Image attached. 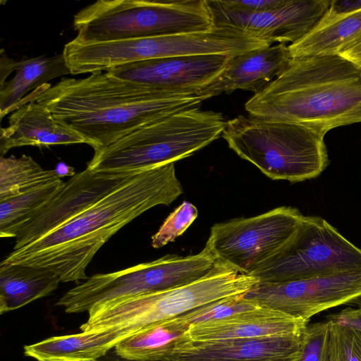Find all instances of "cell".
<instances>
[{
    "instance_id": "cell-1",
    "label": "cell",
    "mask_w": 361,
    "mask_h": 361,
    "mask_svg": "<svg viewBox=\"0 0 361 361\" xmlns=\"http://www.w3.org/2000/svg\"><path fill=\"white\" fill-rule=\"evenodd\" d=\"M183 192L174 163L142 169L58 228L13 250L0 264L47 269L61 282L86 280L88 264L111 237L151 208L169 205Z\"/></svg>"
},
{
    "instance_id": "cell-2",
    "label": "cell",
    "mask_w": 361,
    "mask_h": 361,
    "mask_svg": "<svg viewBox=\"0 0 361 361\" xmlns=\"http://www.w3.org/2000/svg\"><path fill=\"white\" fill-rule=\"evenodd\" d=\"M35 102L94 149L173 113L200 107L196 94H169L99 71L80 79L63 78L37 90Z\"/></svg>"
},
{
    "instance_id": "cell-3",
    "label": "cell",
    "mask_w": 361,
    "mask_h": 361,
    "mask_svg": "<svg viewBox=\"0 0 361 361\" xmlns=\"http://www.w3.org/2000/svg\"><path fill=\"white\" fill-rule=\"evenodd\" d=\"M245 108L250 116L298 123L324 135L361 123V68L339 54L291 58Z\"/></svg>"
},
{
    "instance_id": "cell-4",
    "label": "cell",
    "mask_w": 361,
    "mask_h": 361,
    "mask_svg": "<svg viewBox=\"0 0 361 361\" xmlns=\"http://www.w3.org/2000/svg\"><path fill=\"white\" fill-rule=\"evenodd\" d=\"M226 123L219 112L200 107L181 110L94 149L86 168L102 173H130L174 163L218 139Z\"/></svg>"
},
{
    "instance_id": "cell-5",
    "label": "cell",
    "mask_w": 361,
    "mask_h": 361,
    "mask_svg": "<svg viewBox=\"0 0 361 361\" xmlns=\"http://www.w3.org/2000/svg\"><path fill=\"white\" fill-rule=\"evenodd\" d=\"M259 282L217 260L209 274L192 283L94 305L81 331L110 329L122 340L140 329L226 298L245 295Z\"/></svg>"
},
{
    "instance_id": "cell-6",
    "label": "cell",
    "mask_w": 361,
    "mask_h": 361,
    "mask_svg": "<svg viewBox=\"0 0 361 361\" xmlns=\"http://www.w3.org/2000/svg\"><path fill=\"white\" fill-rule=\"evenodd\" d=\"M324 134L288 122L238 116L222 133L228 147L272 180L298 183L318 177L329 166Z\"/></svg>"
},
{
    "instance_id": "cell-7",
    "label": "cell",
    "mask_w": 361,
    "mask_h": 361,
    "mask_svg": "<svg viewBox=\"0 0 361 361\" xmlns=\"http://www.w3.org/2000/svg\"><path fill=\"white\" fill-rule=\"evenodd\" d=\"M75 40L99 42L189 33L214 27L207 0H98L73 16Z\"/></svg>"
},
{
    "instance_id": "cell-8",
    "label": "cell",
    "mask_w": 361,
    "mask_h": 361,
    "mask_svg": "<svg viewBox=\"0 0 361 361\" xmlns=\"http://www.w3.org/2000/svg\"><path fill=\"white\" fill-rule=\"evenodd\" d=\"M216 262L205 245L196 255H168L122 270L96 274L68 290L56 305L67 313L88 312L94 305L110 300L192 283L209 274Z\"/></svg>"
},
{
    "instance_id": "cell-9",
    "label": "cell",
    "mask_w": 361,
    "mask_h": 361,
    "mask_svg": "<svg viewBox=\"0 0 361 361\" xmlns=\"http://www.w3.org/2000/svg\"><path fill=\"white\" fill-rule=\"evenodd\" d=\"M361 269V249L324 219L305 216L289 243L250 276L277 283Z\"/></svg>"
},
{
    "instance_id": "cell-10",
    "label": "cell",
    "mask_w": 361,
    "mask_h": 361,
    "mask_svg": "<svg viewBox=\"0 0 361 361\" xmlns=\"http://www.w3.org/2000/svg\"><path fill=\"white\" fill-rule=\"evenodd\" d=\"M304 216L297 208L283 206L218 223L211 228L206 245L217 260L250 275L289 243Z\"/></svg>"
},
{
    "instance_id": "cell-11",
    "label": "cell",
    "mask_w": 361,
    "mask_h": 361,
    "mask_svg": "<svg viewBox=\"0 0 361 361\" xmlns=\"http://www.w3.org/2000/svg\"><path fill=\"white\" fill-rule=\"evenodd\" d=\"M245 297L310 322L321 312L361 299V269L283 282H259Z\"/></svg>"
},
{
    "instance_id": "cell-12",
    "label": "cell",
    "mask_w": 361,
    "mask_h": 361,
    "mask_svg": "<svg viewBox=\"0 0 361 361\" xmlns=\"http://www.w3.org/2000/svg\"><path fill=\"white\" fill-rule=\"evenodd\" d=\"M214 25L242 31L269 42L295 43L320 21L331 0H283L277 6L244 11L226 6L220 0H207Z\"/></svg>"
},
{
    "instance_id": "cell-13",
    "label": "cell",
    "mask_w": 361,
    "mask_h": 361,
    "mask_svg": "<svg viewBox=\"0 0 361 361\" xmlns=\"http://www.w3.org/2000/svg\"><path fill=\"white\" fill-rule=\"evenodd\" d=\"M230 55L160 58L116 66L108 72L122 80L169 94H196L225 68Z\"/></svg>"
},
{
    "instance_id": "cell-14",
    "label": "cell",
    "mask_w": 361,
    "mask_h": 361,
    "mask_svg": "<svg viewBox=\"0 0 361 361\" xmlns=\"http://www.w3.org/2000/svg\"><path fill=\"white\" fill-rule=\"evenodd\" d=\"M135 172L102 173L86 168L77 173L65 183L63 188L33 219L20 229L15 238L13 250L23 247L58 228L99 200Z\"/></svg>"
},
{
    "instance_id": "cell-15",
    "label": "cell",
    "mask_w": 361,
    "mask_h": 361,
    "mask_svg": "<svg viewBox=\"0 0 361 361\" xmlns=\"http://www.w3.org/2000/svg\"><path fill=\"white\" fill-rule=\"evenodd\" d=\"M303 334L205 343L183 336L165 361H300Z\"/></svg>"
},
{
    "instance_id": "cell-16",
    "label": "cell",
    "mask_w": 361,
    "mask_h": 361,
    "mask_svg": "<svg viewBox=\"0 0 361 361\" xmlns=\"http://www.w3.org/2000/svg\"><path fill=\"white\" fill-rule=\"evenodd\" d=\"M291 59L288 45L279 44L230 56L225 68L196 96L202 101L222 93L243 90L257 94L264 90Z\"/></svg>"
},
{
    "instance_id": "cell-17",
    "label": "cell",
    "mask_w": 361,
    "mask_h": 361,
    "mask_svg": "<svg viewBox=\"0 0 361 361\" xmlns=\"http://www.w3.org/2000/svg\"><path fill=\"white\" fill-rule=\"evenodd\" d=\"M309 322L270 308L240 312L190 326L183 338L192 343L302 334Z\"/></svg>"
},
{
    "instance_id": "cell-18",
    "label": "cell",
    "mask_w": 361,
    "mask_h": 361,
    "mask_svg": "<svg viewBox=\"0 0 361 361\" xmlns=\"http://www.w3.org/2000/svg\"><path fill=\"white\" fill-rule=\"evenodd\" d=\"M85 143L72 129L58 122L50 111L32 101L16 109L8 117V126L0 130V154L22 146L49 147Z\"/></svg>"
},
{
    "instance_id": "cell-19",
    "label": "cell",
    "mask_w": 361,
    "mask_h": 361,
    "mask_svg": "<svg viewBox=\"0 0 361 361\" xmlns=\"http://www.w3.org/2000/svg\"><path fill=\"white\" fill-rule=\"evenodd\" d=\"M122 341L110 329L53 336L24 347V354L37 361H96Z\"/></svg>"
},
{
    "instance_id": "cell-20",
    "label": "cell",
    "mask_w": 361,
    "mask_h": 361,
    "mask_svg": "<svg viewBox=\"0 0 361 361\" xmlns=\"http://www.w3.org/2000/svg\"><path fill=\"white\" fill-rule=\"evenodd\" d=\"M361 43V9L322 18L305 37L288 45L291 58L341 54Z\"/></svg>"
},
{
    "instance_id": "cell-21",
    "label": "cell",
    "mask_w": 361,
    "mask_h": 361,
    "mask_svg": "<svg viewBox=\"0 0 361 361\" xmlns=\"http://www.w3.org/2000/svg\"><path fill=\"white\" fill-rule=\"evenodd\" d=\"M61 282L54 271L22 264H0V313L51 295Z\"/></svg>"
},
{
    "instance_id": "cell-22",
    "label": "cell",
    "mask_w": 361,
    "mask_h": 361,
    "mask_svg": "<svg viewBox=\"0 0 361 361\" xmlns=\"http://www.w3.org/2000/svg\"><path fill=\"white\" fill-rule=\"evenodd\" d=\"M13 70L16 72L14 77L0 88L1 119L18 109L30 91L36 90L56 78L71 74L63 53L15 61Z\"/></svg>"
},
{
    "instance_id": "cell-23",
    "label": "cell",
    "mask_w": 361,
    "mask_h": 361,
    "mask_svg": "<svg viewBox=\"0 0 361 361\" xmlns=\"http://www.w3.org/2000/svg\"><path fill=\"white\" fill-rule=\"evenodd\" d=\"M183 334L166 321L154 323L121 341L115 354L133 361H165Z\"/></svg>"
},
{
    "instance_id": "cell-24",
    "label": "cell",
    "mask_w": 361,
    "mask_h": 361,
    "mask_svg": "<svg viewBox=\"0 0 361 361\" xmlns=\"http://www.w3.org/2000/svg\"><path fill=\"white\" fill-rule=\"evenodd\" d=\"M65 183L59 179L0 200L1 238H16L20 229L51 201Z\"/></svg>"
},
{
    "instance_id": "cell-25",
    "label": "cell",
    "mask_w": 361,
    "mask_h": 361,
    "mask_svg": "<svg viewBox=\"0 0 361 361\" xmlns=\"http://www.w3.org/2000/svg\"><path fill=\"white\" fill-rule=\"evenodd\" d=\"M59 179L54 169H42L30 156L0 157V200Z\"/></svg>"
},
{
    "instance_id": "cell-26",
    "label": "cell",
    "mask_w": 361,
    "mask_h": 361,
    "mask_svg": "<svg viewBox=\"0 0 361 361\" xmlns=\"http://www.w3.org/2000/svg\"><path fill=\"white\" fill-rule=\"evenodd\" d=\"M245 295L219 300L166 321L176 329L185 333L192 325L220 320L262 307L257 301Z\"/></svg>"
},
{
    "instance_id": "cell-27",
    "label": "cell",
    "mask_w": 361,
    "mask_h": 361,
    "mask_svg": "<svg viewBox=\"0 0 361 361\" xmlns=\"http://www.w3.org/2000/svg\"><path fill=\"white\" fill-rule=\"evenodd\" d=\"M328 322L329 361H361V331Z\"/></svg>"
},
{
    "instance_id": "cell-28",
    "label": "cell",
    "mask_w": 361,
    "mask_h": 361,
    "mask_svg": "<svg viewBox=\"0 0 361 361\" xmlns=\"http://www.w3.org/2000/svg\"><path fill=\"white\" fill-rule=\"evenodd\" d=\"M197 207L184 201L164 220L159 230L152 237V246L160 248L181 235L196 219Z\"/></svg>"
},
{
    "instance_id": "cell-29",
    "label": "cell",
    "mask_w": 361,
    "mask_h": 361,
    "mask_svg": "<svg viewBox=\"0 0 361 361\" xmlns=\"http://www.w3.org/2000/svg\"><path fill=\"white\" fill-rule=\"evenodd\" d=\"M300 361H329L328 321L307 324L303 334V345Z\"/></svg>"
},
{
    "instance_id": "cell-30",
    "label": "cell",
    "mask_w": 361,
    "mask_h": 361,
    "mask_svg": "<svg viewBox=\"0 0 361 361\" xmlns=\"http://www.w3.org/2000/svg\"><path fill=\"white\" fill-rule=\"evenodd\" d=\"M355 307H347L326 317L327 321L361 331V299Z\"/></svg>"
},
{
    "instance_id": "cell-31",
    "label": "cell",
    "mask_w": 361,
    "mask_h": 361,
    "mask_svg": "<svg viewBox=\"0 0 361 361\" xmlns=\"http://www.w3.org/2000/svg\"><path fill=\"white\" fill-rule=\"evenodd\" d=\"M223 3L232 8L244 11H259L277 6L283 0H233L222 1Z\"/></svg>"
},
{
    "instance_id": "cell-32",
    "label": "cell",
    "mask_w": 361,
    "mask_h": 361,
    "mask_svg": "<svg viewBox=\"0 0 361 361\" xmlns=\"http://www.w3.org/2000/svg\"><path fill=\"white\" fill-rule=\"evenodd\" d=\"M360 9H361V0H331L330 5L322 18H332Z\"/></svg>"
},
{
    "instance_id": "cell-33",
    "label": "cell",
    "mask_w": 361,
    "mask_h": 361,
    "mask_svg": "<svg viewBox=\"0 0 361 361\" xmlns=\"http://www.w3.org/2000/svg\"><path fill=\"white\" fill-rule=\"evenodd\" d=\"M15 61L8 57L4 52V49L1 51V85H3L6 80L5 79L13 71V68Z\"/></svg>"
},
{
    "instance_id": "cell-34",
    "label": "cell",
    "mask_w": 361,
    "mask_h": 361,
    "mask_svg": "<svg viewBox=\"0 0 361 361\" xmlns=\"http://www.w3.org/2000/svg\"><path fill=\"white\" fill-rule=\"evenodd\" d=\"M361 68V43L339 54Z\"/></svg>"
},
{
    "instance_id": "cell-35",
    "label": "cell",
    "mask_w": 361,
    "mask_h": 361,
    "mask_svg": "<svg viewBox=\"0 0 361 361\" xmlns=\"http://www.w3.org/2000/svg\"><path fill=\"white\" fill-rule=\"evenodd\" d=\"M54 170L58 176L61 179L66 176L72 177L77 173L73 166H71L63 162H59L57 164Z\"/></svg>"
},
{
    "instance_id": "cell-36",
    "label": "cell",
    "mask_w": 361,
    "mask_h": 361,
    "mask_svg": "<svg viewBox=\"0 0 361 361\" xmlns=\"http://www.w3.org/2000/svg\"><path fill=\"white\" fill-rule=\"evenodd\" d=\"M96 361H133L126 359H123L116 354L115 356H107L106 355L103 356L102 357L97 360Z\"/></svg>"
}]
</instances>
